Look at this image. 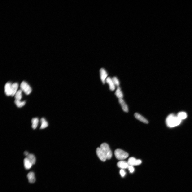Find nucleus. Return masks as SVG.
<instances>
[{"mask_svg":"<svg viewBox=\"0 0 192 192\" xmlns=\"http://www.w3.org/2000/svg\"><path fill=\"white\" fill-rule=\"evenodd\" d=\"M21 89L26 94L29 95L32 92V89L31 87L26 82L23 81L20 85Z\"/></svg>","mask_w":192,"mask_h":192,"instance_id":"obj_4","label":"nucleus"},{"mask_svg":"<svg viewBox=\"0 0 192 192\" xmlns=\"http://www.w3.org/2000/svg\"><path fill=\"white\" fill-rule=\"evenodd\" d=\"M39 119L38 118H33L31 120V122L32 124V127L33 129H35L37 128L38 126Z\"/></svg>","mask_w":192,"mask_h":192,"instance_id":"obj_16","label":"nucleus"},{"mask_svg":"<svg viewBox=\"0 0 192 192\" xmlns=\"http://www.w3.org/2000/svg\"><path fill=\"white\" fill-rule=\"evenodd\" d=\"M177 116L179 119L182 120L186 118L187 115L185 112H179L177 114Z\"/></svg>","mask_w":192,"mask_h":192,"instance_id":"obj_21","label":"nucleus"},{"mask_svg":"<svg viewBox=\"0 0 192 192\" xmlns=\"http://www.w3.org/2000/svg\"><path fill=\"white\" fill-rule=\"evenodd\" d=\"M114 153L117 159L121 161L126 159L129 156L128 153L120 149H116Z\"/></svg>","mask_w":192,"mask_h":192,"instance_id":"obj_3","label":"nucleus"},{"mask_svg":"<svg viewBox=\"0 0 192 192\" xmlns=\"http://www.w3.org/2000/svg\"><path fill=\"white\" fill-rule=\"evenodd\" d=\"M115 85L118 87H119L120 85V82L118 79L116 77H114L112 79Z\"/></svg>","mask_w":192,"mask_h":192,"instance_id":"obj_23","label":"nucleus"},{"mask_svg":"<svg viewBox=\"0 0 192 192\" xmlns=\"http://www.w3.org/2000/svg\"><path fill=\"white\" fill-rule=\"evenodd\" d=\"M115 95L119 99H122L123 97V93L120 87H118L115 92Z\"/></svg>","mask_w":192,"mask_h":192,"instance_id":"obj_17","label":"nucleus"},{"mask_svg":"<svg viewBox=\"0 0 192 192\" xmlns=\"http://www.w3.org/2000/svg\"><path fill=\"white\" fill-rule=\"evenodd\" d=\"M26 158L30 161L32 165L35 164V162H36V158L33 154H29V155L27 156Z\"/></svg>","mask_w":192,"mask_h":192,"instance_id":"obj_18","label":"nucleus"},{"mask_svg":"<svg viewBox=\"0 0 192 192\" xmlns=\"http://www.w3.org/2000/svg\"><path fill=\"white\" fill-rule=\"evenodd\" d=\"M24 163L25 168L26 170H29L31 168L32 165L30 161L26 157L24 158Z\"/></svg>","mask_w":192,"mask_h":192,"instance_id":"obj_14","label":"nucleus"},{"mask_svg":"<svg viewBox=\"0 0 192 192\" xmlns=\"http://www.w3.org/2000/svg\"><path fill=\"white\" fill-rule=\"evenodd\" d=\"M118 101L119 103L122 106V109L123 111L126 112H128V106L125 103L124 100L122 99H119Z\"/></svg>","mask_w":192,"mask_h":192,"instance_id":"obj_11","label":"nucleus"},{"mask_svg":"<svg viewBox=\"0 0 192 192\" xmlns=\"http://www.w3.org/2000/svg\"><path fill=\"white\" fill-rule=\"evenodd\" d=\"M117 165L118 167L122 169L128 168L129 166L128 162L123 160L118 162Z\"/></svg>","mask_w":192,"mask_h":192,"instance_id":"obj_9","label":"nucleus"},{"mask_svg":"<svg viewBox=\"0 0 192 192\" xmlns=\"http://www.w3.org/2000/svg\"><path fill=\"white\" fill-rule=\"evenodd\" d=\"M18 85L17 83H14L12 84V96L15 95L17 92L18 88Z\"/></svg>","mask_w":192,"mask_h":192,"instance_id":"obj_15","label":"nucleus"},{"mask_svg":"<svg viewBox=\"0 0 192 192\" xmlns=\"http://www.w3.org/2000/svg\"><path fill=\"white\" fill-rule=\"evenodd\" d=\"M24 155L26 156H27L29 154L28 152L27 151H25L24 153Z\"/></svg>","mask_w":192,"mask_h":192,"instance_id":"obj_26","label":"nucleus"},{"mask_svg":"<svg viewBox=\"0 0 192 192\" xmlns=\"http://www.w3.org/2000/svg\"><path fill=\"white\" fill-rule=\"evenodd\" d=\"M22 90L21 89L18 91L16 93L15 95V100H20L22 97Z\"/></svg>","mask_w":192,"mask_h":192,"instance_id":"obj_20","label":"nucleus"},{"mask_svg":"<svg viewBox=\"0 0 192 192\" xmlns=\"http://www.w3.org/2000/svg\"><path fill=\"white\" fill-rule=\"evenodd\" d=\"M12 84L10 82L6 83L5 86V92L6 95L8 96H11L12 94Z\"/></svg>","mask_w":192,"mask_h":192,"instance_id":"obj_8","label":"nucleus"},{"mask_svg":"<svg viewBox=\"0 0 192 192\" xmlns=\"http://www.w3.org/2000/svg\"><path fill=\"white\" fill-rule=\"evenodd\" d=\"M100 148L105 154L106 159L108 160L111 159L112 157V154L109 145L106 143H102L100 146Z\"/></svg>","mask_w":192,"mask_h":192,"instance_id":"obj_2","label":"nucleus"},{"mask_svg":"<svg viewBox=\"0 0 192 192\" xmlns=\"http://www.w3.org/2000/svg\"><path fill=\"white\" fill-rule=\"evenodd\" d=\"M27 177L28 179L29 182L31 183H34L35 181V176L34 173L33 172H29L27 175Z\"/></svg>","mask_w":192,"mask_h":192,"instance_id":"obj_12","label":"nucleus"},{"mask_svg":"<svg viewBox=\"0 0 192 192\" xmlns=\"http://www.w3.org/2000/svg\"><path fill=\"white\" fill-rule=\"evenodd\" d=\"M129 172L131 173H133L134 171V168L133 166H129L128 168Z\"/></svg>","mask_w":192,"mask_h":192,"instance_id":"obj_25","label":"nucleus"},{"mask_svg":"<svg viewBox=\"0 0 192 192\" xmlns=\"http://www.w3.org/2000/svg\"><path fill=\"white\" fill-rule=\"evenodd\" d=\"M106 82L109 85V89L112 91H114L115 88V85L112 79L108 77L106 79Z\"/></svg>","mask_w":192,"mask_h":192,"instance_id":"obj_10","label":"nucleus"},{"mask_svg":"<svg viewBox=\"0 0 192 192\" xmlns=\"http://www.w3.org/2000/svg\"><path fill=\"white\" fill-rule=\"evenodd\" d=\"M100 76L101 80L103 84H105L108 75L107 72L103 68H102L100 70Z\"/></svg>","mask_w":192,"mask_h":192,"instance_id":"obj_7","label":"nucleus"},{"mask_svg":"<svg viewBox=\"0 0 192 192\" xmlns=\"http://www.w3.org/2000/svg\"><path fill=\"white\" fill-rule=\"evenodd\" d=\"M14 103L18 108H21L24 106L26 103L25 101H21L19 100H15Z\"/></svg>","mask_w":192,"mask_h":192,"instance_id":"obj_22","label":"nucleus"},{"mask_svg":"<svg viewBox=\"0 0 192 192\" xmlns=\"http://www.w3.org/2000/svg\"><path fill=\"white\" fill-rule=\"evenodd\" d=\"M96 152L98 157L102 161L105 162L107 160L105 154L100 148H97L96 150Z\"/></svg>","mask_w":192,"mask_h":192,"instance_id":"obj_6","label":"nucleus"},{"mask_svg":"<svg viewBox=\"0 0 192 192\" xmlns=\"http://www.w3.org/2000/svg\"><path fill=\"white\" fill-rule=\"evenodd\" d=\"M40 122L41 123V125L40 129H43L47 128L48 125V122L44 118H42L41 119Z\"/></svg>","mask_w":192,"mask_h":192,"instance_id":"obj_19","label":"nucleus"},{"mask_svg":"<svg viewBox=\"0 0 192 192\" xmlns=\"http://www.w3.org/2000/svg\"><path fill=\"white\" fill-rule=\"evenodd\" d=\"M120 174L122 177H124L126 175V173L124 169H122L120 170Z\"/></svg>","mask_w":192,"mask_h":192,"instance_id":"obj_24","label":"nucleus"},{"mask_svg":"<svg viewBox=\"0 0 192 192\" xmlns=\"http://www.w3.org/2000/svg\"><path fill=\"white\" fill-rule=\"evenodd\" d=\"M134 116L135 118L140 121L144 123L147 124L148 123V122L146 119L140 114L138 113H135L134 114Z\"/></svg>","mask_w":192,"mask_h":192,"instance_id":"obj_13","label":"nucleus"},{"mask_svg":"<svg viewBox=\"0 0 192 192\" xmlns=\"http://www.w3.org/2000/svg\"><path fill=\"white\" fill-rule=\"evenodd\" d=\"M181 120L178 117L174 114H171L169 115L166 119V124L168 127H173L178 126L181 123Z\"/></svg>","mask_w":192,"mask_h":192,"instance_id":"obj_1","label":"nucleus"},{"mask_svg":"<svg viewBox=\"0 0 192 192\" xmlns=\"http://www.w3.org/2000/svg\"><path fill=\"white\" fill-rule=\"evenodd\" d=\"M141 160L139 159H137L133 157H131L129 158L128 162L129 166H139L142 163Z\"/></svg>","mask_w":192,"mask_h":192,"instance_id":"obj_5","label":"nucleus"}]
</instances>
